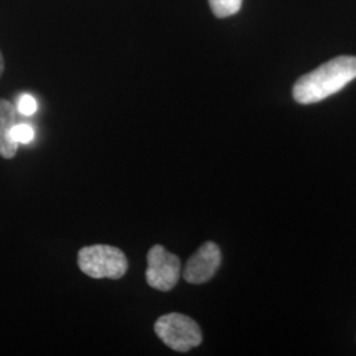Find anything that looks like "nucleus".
<instances>
[{
  "instance_id": "20e7f679",
  "label": "nucleus",
  "mask_w": 356,
  "mask_h": 356,
  "mask_svg": "<svg viewBox=\"0 0 356 356\" xmlns=\"http://www.w3.org/2000/svg\"><path fill=\"white\" fill-rule=\"evenodd\" d=\"M147 261L145 277L151 288L160 292H169L177 285L181 275V261L178 256L170 254L164 245L156 244L149 250Z\"/></svg>"
},
{
  "instance_id": "f03ea898",
  "label": "nucleus",
  "mask_w": 356,
  "mask_h": 356,
  "mask_svg": "<svg viewBox=\"0 0 356 356\" xmlns=\"http://www.w3.org/2000/svg\"><path fill=\"white\" fill-rule=\"evenodd\" d=\"M78 267L91 279H122L128 269L126 254L107 244L83 247L78 252Z\"/></svg>"
},
{
  "instance_id": "6e6552de",
  "label": "nucleus",
  "mask_w": 356,
  "mask_h": 356,
  "mask_svg": "<svg viewBox=\"0 0 356 356\" xmlns=\"http://www.w3.org/2000/svg\"><path fill=\"white\" fill-rule=\"evenodd\" d=\"M13 136L19 144H29L35 139V129L29 124L20 123L13 127Z\"/></svg>"
},
{
  "instance_id": "f257e3e1",
  "label": "nucleus",
  "mask_w": 356,
  "mask_h": 356,
  "mask_svg": "<svg viewBox=\"0 0 356 356\" xmlns=\"http://www.w3.org/2000/svg\"><path fill=\"white\" fill-rule=\"evenodd\" d=\"M355 78L356 57L341 56L301 76L293 88V97L301 104L321 102L344 89Z\"/></svg>"
},
{
  "instance_id": "9d476101",
  "label": "nucleus",
  "mask_w": 356,
  "mask_h": 356,
  "mask_svg": "<svg viewBox=\"0 0 356 356\" xmlns=\"http://www.w3.org/2000/svg\"><path fill=\"white\" fill-rule=\"evenodd\" d=\"M3 72H4V58H3V54L0 51V76L3 74Z\"/></svg>"
},
{
  "instance_id": "1a4fd4ad",
  "label": "nucleus",
  "mask_w": 356,
  "mask_h": 356,
  "mask_svg": "<svg viewBox=\"0 0 356 356\" xmlns=\"http://www.w3.org/2000/svg\"><path fill=\"white\" fill-rule=\"evenodd\" d=\"M17 111L20 114L26 115V116H31L38 111V102L36 99L29 95V94H24L19 98L17 101Z\"/></svg>"
},
{
  "instance_id": "7ed1b4c3",
  "label": "nucleus",
  "mask_w": 356,
  "mask_h": 356,
  "mask_svg": "<svg viewBox=\"0 0 356 356\" xmlns=\"http://www.w3.org/2000/svg\"><path fill=\"white\" fill-rule=\"evenodd\" d=\"M154 332L164 343L178 353H188L202 343V331L188 316L170 313L157 319Z\"/></svg>"
},
{
  "instance_id": "423d86ee",
  "label": "nucleus",
  "mask_w": 356,
  "mask_h": 356,
  "mask_svg": "<svg viewBox=\"0 0 356 356\" xmlns=\"http://www.w3.org/2000/svg\"><path fill=\"white\" fill-rule=\"evenodd\" d=\"M16 124V107L7 99H0V156L8 160L16 156L19 148L13 136Z\"/></svg>"
},
{
  "instance_id": "39448f33",
  "label": "nucleus",
  "mask_w": 356,
  "mask_h": 356,
  "mask_svg": "<svg viewBox=\"0 0 356 356\" xmlns=\"http://www.w3.org/2000/svg\"><path fill=\"white\" fill-rule=\"evenodd\" d=\"M222 254L216 243L207 242L191 256L184 269V279L189 284H204L211 280L220 267Z\"/></svg>"
},
{
  "instance_id": "0eeeda50",
  "label": "nucleus",
  "mask_w": 356,
  "mask_h": 356,
  "mask_svg": "<svg viewBox=\"0 0 356 356\" xmlns=\"http://www.w3.org/2000/svg\"><path fill=\"white\" fill-rule=\"evenodd\" d=\"M243 0H209L211 11L216 17L223 19L239 13Z\"/></svg>"
}]
</instances>
